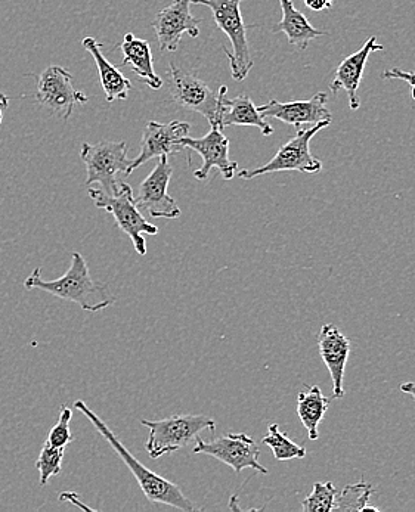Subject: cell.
I'll return each mask as SVG.
<instances>
[{
	"mask_svg": "<svg viewBox=\"0 0 415 512\" xmlns=\"http://www.w3.org/2000/svg\"><path fill=\"white\" fill-rule=\"evenodd\" d=\"M27 290H42L61 300L76 303L85 312H101L116 303L107 285L96 282L82 254L73 251L68 271L61 278L45 281L42 269L36 268L24 281Z\"/></svg>",
	"mask_w": 415,
	"mask_h": 512,
	"instance_id": "6da1fadb",
	"label": "cell"
},
{
	"mask_svg": "<svg viewBox=\"0 0 415 512\" xmlns=\"http://www.w3.org/2000/svg\"><path fill=\"white\" fill-rule=\"evenodd\" d=\"M74 406H76L77 411L82 412L94 424L96 431L107 440L108 445L122 458L126 467L132 471L133 477H135L148 501L153 502V504L167 505V507L181 511L192 512L198 510L190 499L184 495L178 484L169 482V480L164 479V477L151 471L150 468L145 467L142 462H139L130 453L129 449L120 442L119 437L113 433V430L83 400H76Z\"/></svg>",
	"mask_w": 415,
	"mask_h": 512,
	"instance_id": "7a4b0ae2",
	"label": "cell"
},
{
	"mask_svg": "<svg viewBox=\"0 0 415 512\" xmlns=\"http://www.w3.org/2000/svg\"><path fill=\"white\" fill-rule=\"evenodd\" d=\"M89 197L94 200L98 209L108 211L114 217L116 225L132 241L136 253L139 256H145L147 242H145L144 235H157L159 228L148 222L142 211L139 210L132 186L129 183L120 182L119 191L116 194H105L101 189L91 188Z\"/></svg>",
	"mask_w": 415,
	"mask_h": 512,
	"instance_id": "3957f363",
	"label": "cell"
},
{
	"mask_svg": "<svg viewBox=\"0 0 415 512\" xmlns=\"http://www.w3.org/2000/svg\"><path fill=\"white\" fill-rule=\"evenodd\" d=\"M141 424L148 428L145 449L153 459L187 448L203 431L216 430V421L207 415H175L159 421L141 420Z\"/></svg>",
	"mask_w": 415,
	"mask_h": 512,
	"instance_id": "277c9868",
	"label": "cell"
},
{
	"mask_svg": "<svg viewBox=\"0 0 415 512\" xmlns=\"http://www.w3.org/2000/svg\"><path fill=\"white\" fill-rule=\"evenodd\" d=\"M190 2L212 9L215 23L232 43V51L222 46L231 64L232 79L237 82L246 79L253 68V60L250 55L249 40H247V27L241 15L243 0H190Z\"/></svg>",
	"mask_w": 415,
	"mask_h": 512,
	"instance_id": "5b68a950",
	"label": "cell"
},
{
	"mask_svg": "<svg viewBox=\"0 0 415 512\" xmlns=\"http://www.w3.org/2000/svg\"><path fill=\"white\" fill-rule=\"evenodd\" d=\"M331 121H321L314 124L311 129H297L296 135L286 142L278 150L271 161L265 166L257 169H244L238 172V178L244 181H252L259 176L269 175V173L278 172H302L318 173L322 170V163L311 152V141L318 132L325 127L330 126Z\"/></svg>",
	"mask_w": 415,
	"mask_h": 512,
	"instance_id": "8992f818",
	"label": "cell"
},
{
	"mask_svg": "<svg viewBox=\"0 0 415 512\" xmlns=\"http://www.w3.org/2000/svg\"><path fill=\"white\" fill-rule=\"evenodd\" d=\"M128 144L122 142H99V144H83L80 158L86 166V185H101L105 194H116L120 181L117 176H129L132 160L128 157Z\"/></svg>",
	"mask_w": 415,
	"mask_h": 512,
	"instance_id": "52a82bcc",
	"label": "cell"
},
{
	"mask_svg": "<svg viewBox=\"0 0 415 512\" xmlns=\"http://www.w3.org/2000/svg\"><path fill=\"white\" fill-rule=\"evenodd\" d=\"M167 82L173 101L187 110L200 113L210 126L219 127V111L224 93L228 92L226 86H221L218 92H213L203 80L195 74L181 70L170 62L167 70Z\"/></svg>",
	"mask_w": 415,
	"mask_h": 512,
	"instance_id": "ba28073f",
	"label": "cell"
},
{
	"mask_svg": "<svg viewBox=\"0 0 415 512\" xmlns=\"http://www.w3.org/2000/svg\"><path fill=\"white\" fill-rule=\"evenodd\" d=\"M36 99L43 108L61 120L70 119L77 104L88 102V96L74 88L73 76L58 65H51L40 74Z\"/></svg>",
	"mask_w": 415,
	"mask_h": 512,
	"instance_id": "9c48e42d",
	"label": "cell"
},
{
	"mask_svg": "<svg viewBox=\"0 0 415 512\" xmlns=\"http://www.w3.org/2000/svg\"><path fill=\"white\" fill-rule=\"evenodd\" d=\"M194 453L213 456L218 461L224 462L235 473L240 474L246 468H252L257 473L268 474V470L259 462V446L253 437L244 433H229L219 439L206 440L200 436L195 439Z\"/></svg>",
	"mask_w": 415,
	"mask_h": 512,
	"instance_id": "30bf717a",
	"label": "cell"
},
{
	"mask_svg": "<svg viewBox=\"0 0 415 512\" xmlns=\"http://www.w3.org/2000/svg\"><path fill=\"white\" fill-rule=\"evenodd\" d=\"M172 175V166H170L166 155H163L153 172L141 183L138 197H135L139 210L147 211L154 219H161V217L163 219H178L181 217L182 211L179 209L178 203L167 192Z\"/></svg>",
	"mask_w": 415,
	"mask_h": 512,
	"instance_id": "8fae6325",
	"label": "cell"
},
{
	"mask_svg": "<svg viewBox=\"0 0 415 512\" xmlns=\"http://www.w3.org/2000/svg\"><path fill=\"white\" fill-rule=\"evenodd\" d=\"M190 130L191 126L187 121H170V123L150 121L142 132L141 152L135 160H132L129 175L153 158H160L163 155L169 157L170 154L184 150L181 139L190 136Z\"/></svg>",
	"mask_w": 415,
	"mask_h": 512,
	"instance_id": "7c38bea8",
	"label": "cell"
},
{
	"mask_svg": "<svg viewBox=\"0 0 415 512\" xmlns=\"http://www.w3.org/2000/svg\"><path fill=\"white\" fill-rule=\"evenodd\" d=\"M181 145L203 158V166L194 172V178L198 181H206L212 169H218L225 181L234 179L238 164L229 158V139L222 133L221 127L212 126V130L200 139L187 136L181 139Z\"/></svg>",
	"mask_w": 415,
	"mask_h": 512,
	"instance_id": "4fadbf2b",
	"label": "cell"
},
{
	"mask_svg": "<svg viewBox=\"0 0 415 512\" xmlns=\"http://www.w3.org/2000/svg\"><path fill=\"white\" fill-rule=\"evenodd\" d=\"M190 6V0H173L151 23L156 31L161 52H175L181 45L184 34H188L192 39L200 36L201 20H197L191 14Z\"/></svg>",
	"mask_w": 415,
	"mask_h": 512,
	"instance_id": "5bb4252c",
	"label": "cell"
},
{
	"mask_svg": "<svg viewBox=\"0 0 415 512\" xmlns=\"http://www.w3.org/2000/svg\"><path fill=\"white\" fill-rule=\"evenodd\" d=\"M327 101L328 95L324 92L317 93L305 101L280 102L271 99L259 107V111L265 119H277L300 129L302 124L314 126L321 121L333 120L327 108Z\"/></svg>",
	"mask_w": 415,
	"mask_h": 512,
	"instance_id": "9a60e30c",
	"label": "cell"
},
{
	"mask_svg": "<svg viewBox=\"0 0 415 512\" xmlns=\"http://www.w3.org/2000/svg\"><path fill=\"white\" fill-rule=\"evenodd\" d=\"M320 355L333 383V399H342L346 394L343 381H345L346 365L351 355V340L333 324H324L318 335Z\"/></svg>",
	"mask_w": 415,
	"mask_h": 512,
	"instance_id": "2e32d148",
	"label": "cell"
},
{
	"mask_svg": "<svg viewBox=\"0 0 415 512\" xmlns=\"http://www.w3.org/2000/svg\"><path fill=\"white\" fill-rule=\"evenodd\" d=\"M383 49L384 46L377 43L376 37L371 36L359 51L349 55L337 67L336 76H334L333 83L330 85L331 92L345 91L348 93L349 105H351L352 111L359 110V107H361L358 89L361 85L362 76H364L368 58L373 52L383 51Z\"/></svg>",
	"mask_w": 415,
	"mask_h": 512,
	"instance_id": "e0dca14e",
	"label": "cell"
},
{
	"mask_svg": "<svg viewBox=\"0 0 415 512\" xmlns=\"http://www.w3.org/2000/svg\"><path fill=\"white\" fill-rule=\"evenodd\" d=\"M226 93L222 96L221 111H219L221 129L229 126H253L257 127L263 136L274 133V127L260 114L259 107L253 104L249 95L241 93L237 98L228 99Z\"/></svg>",
	"mask_w": 415,
	"mask_h": 512,
	"instance_id": "ac0fdd59",
	"label": "cell"
},
{
	"mask_svg": "<svg viewBox=\"0 0 415 512\" xmlns=\"http://www.w3.org/2000/svg\"><path fill=\"white\" fill-rule=\"evenodd\" d=\"M120 51L123 54L122 67L128 65L139 80L153 91L161 89L163 80L154 71L153 52L147 40L138 39L132 33L125 34Z\"/></svg>",
	"mask_w": 415,
	"mask_h": 512,
	"instance_id": "d6986e66",
	"label": "cell"
},
{
	"mask_svg": "<svg viewBox=\"0 0 415 512\" xmlns=\"http://www.w3.org/2000/svg\"><path fill=\"white\" fill-rule=\"evenodd\" d=\"M82 45L94 57L99 71V79H101V86L104 89L107 101L114 102L116 99L126 101L130 89H132V83H130L128 77L104 57V54L101 52L102 46L96 42L94 37H85Z\"/></svg>",
	"mask_w": 415,
	"mask_h": 512,
	"instance_id": "ffe728a7",
	"label": "cell"
},
{
	"mask_svg": "<svg viewBox=\"0 0 415 512\" xmlns=\"http://www.w3.org/2000/svg\"><path fill=\"white\" fill-rule=\"evenodd\" d=\"M283 18L280 23L272 29V33H284L287 36L290 45L299 48V51H305L311 40L317 37L327 36L325 31L317 30L303 12L294 6L291 0H280Z\"/></svg>",
	"mask_w": 415,
	"mask_h": 512,
	"instance_id": "44dd1931",
	"label": "cell"
},
{
	"mask_svg": "<svg viewBox=\"0 0 415 512\" xmlns=\"http://www.w3.org/2000/svg\"><path fill=\"white\" fill-rule=\"evenodd\" d=\"M331 399L322 394L320 386H312L306 393L297 394L296 411L311 442L320 439V424L330 408Z\"/></svg>",
	"mask_w": 415,
	"mask_h": 512,
	"instance_id": "7402d4cb",
	"label": "cell"
},
{
	"mask_svg": "<svg viewBox=\"0 0 415 512\" xmlns=\"http://www.w3.org/2000/svg\"><path fill=\"white\" fill-rule=\"evenodd\" d=\"M277 461H290V459H302L306 456V448L294 443L286 433L280 430V425L271 424L268 427V436L262 440Z\"/></svg>",
	"mask_w": 415,
	"mask_h": 512,
	"instance_id": "603a6c76",
	"label": "cell"
},
{
	"mask_svg": "<svg viewBox=\"0 0 415 512\" xmlns=\"http://www.w3.org/2000/svg\"><path fill=\"white\" fill-rule=\"evenodd\" d=\"M374 493H376V489L371 484L365 482L348 484L342 490H337L333 511L361 512L362 508L370 502Z\"/></svg>",
	"mask_w": 415,
	"mask_h": 512,
	"instance_id": "cb8c5ba5",
	"label": "cell"
},
{
	"mask_svg": "<svg viewBox=\"0 0 415 512\" xmlns=\"http://www.w3.org/2000/svg\"><path fill=\"white\" fill-rule=\"evenodd\" d=\"M67 448H55V446L46 443L40 451L39 459L36 462V468L39 470L40 486H46L52 477L58 476L63 470V461Z\"/></svg>",
	"mask_w": 415,
	"mask_h": 512,
	"instance_id": "d4e9b609",
	"label": "cell"
},
{
	"mask_svg": "<svg viewBox=\"0 0 415 512\" xmlns=\"http://www.w3.org/2000/svg\"><path fill=\"white\" fill-rule=\"evenodd\" d=\"M337 489L333 483H315L311 495L302 502L303 512H331L336 504Z\"/></svg>",
	"mask_w": 415,
	"mask_h": 512,
	"instance_id": "484cf974",
	"label": "cell"
},
{
	"mask_svg": "<svg viewBox=\"0 0 415 512\" xmlns=\"http://www.w3.org/2000/svg\"><path fill=\"white\" fill-rule=\"evenodd\" d=\"M71 418H73V411H71L70 406L61 405L60 418H58L57 424L52 427L48 440H46L48 445L55 446V448H67L73 442L70 431Z\"/></svg>",
	"mask_w": 415,
	"mask_h": 512,
	"instance_id": "4316f807",
	"label": "cell"
},
{
	"mask_svg": "<svg viewBox=\"0 0 415 512\" xmlns=\"http://www.w3.org/2000/svg\"><path fill=\"white\" fill-rule=\"evenodd\" d=\"M383 79L404 80V82H407L408 85L415 86V73L401 70V68H392V70L384 71Z\"/></svg>",
	"mask_w": 415,
	"mask_h": 512,
	"instance_id": "83f0119b",
	"label": "cell"
},
{
	"mask_svg": "<svg viewBox=\"0 0 415 512\" xmlns=\"http://www.w3.org/2000/svg\"><path fill=\"white\" fill-rule=\"evenodd\" d=\"M305 5L308 6L312 11H325V9L331 8L333 6L334 0H303Z\"/></svg>",
	"mask_w": 415,
	"mask_h": 512,
	"instance_id": "f1b7e54d",
	"label": "cell"
},
{
	"mask_svg": "<svg viewBox=\"0 0 415 512\" xmlns=\"http://www.w3.org/2000/svg\"><path fill=\"white\" fill-rule=\"evenodd\" d=\"M399 389H401L402 393L411 394L415 400V383H413V381H408V383L401 384Z\"/></svg>",
	"mask_w": 415,
	"mask_h": 512,
	"instance_id": "f546056e",
	"label": "cell"
},
{
	"mask_svg": "<svg viewBox=\"0 0 415 512\" xmlns=\"http://www.w3.org/2000/svg\"><path fill=\"white\" fill-rule=\"evenodd\" d=\"M9 107V98L5 95V93L0 92V108L5 110V108Z\"/></svg>",
	"mask_w": 415,
	"mask_h": 512,
	"instance_id": "4dcf8cb0",
	"label": "cell"
},
{
	"mask_svg": "<svg viewBox=\"0 0 415 512\" xmlns=\"http://www.w3.org/2000/svg\"><path fill=\"white\" fill-rule=\"evenodd\" d=\"M367 511H373V512H380L379 508L376 507H370V505H365L364 508H362L361 512H367Z\"/></svg>",
	"mask_w": 415,
	"mask_h": 512,
	"instance_id": "1f68e13d",
	"label": "cell"
},
{
	"mask_svg": "<svg viewBox=\"0 0 415 512\" xmlns=\"http://www.w3.org/2000/svg\"><path fill=\"white\" fill-rule=\"evenodd\" d=\"M411 95H413V99L415 101V86H411Z\"/></svg>",
	"mask_w": 415,
	"mask_h": 512,
	"instance_id": "d6a6232c",
	"label": "cell"
},
{
	"mask_svg": "<svg viewBox=\"0 0 415 512\" xmlns=\"http://www.w3.org/2000/svg\"><path fill=\"white\" fill-rule=\"evenodd\" d=\"M2 108H0V123H2V119H3V113H2Z\"/></svg>",
	"mask_w": 415,
	"mask_h": 512,
	"instance_id": "836d02e7",
	"label": "cell"
}]
</instances>
